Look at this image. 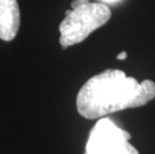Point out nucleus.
Masks as SVG:
<instances>
[{
  "instance_id": "nucleus-1",
  "label": "nucleus",
  "mask_w": 155,
  "mask_h": 154,
  "mask_svg": "<svg viewBox=\"0 0 155 154\" xmlns=\"http://www.w3.org/2000/svg\"><path fill=\"white\" fill-rule=\"evenodd\" d=\"M155 97V83L138 81L119 69H107L89 78L76 98L78 113L86 119L145 105Z\"/></svg>"
},
{
  "instance_id": "nucleus-7",
  "label": "nucleus",
  "mask_w": 155,
  "mask_h": 154,
  "mask_svg": "<svg viewBox=\"0 0 155 154\" xmlns=\"http://www.w3.org/2000/svg\"><path fill=\"white\" fill-rule=\"evenodd\" d=\"M104 1H109V2H111V1H114V0H104Z\"/></svg>"
},
{
  "instance_id": "nucleus-3",
  "label": "nucleus",
  "mask_w": 155,
  "mask_h": 154,
  "mask_svg": "<svg viewBox=\"0 0 155 154\" xmlns=\"http://www.w3.org/2000/svg\"><path fill=\"white\" fill-rule=\"evenodd\" d=\"M130 138V134L111 119L100 118L89 133L85 154H139Z\"/></svg>"
},
{
  "instance_id": "nucleus-4",
  "label": "nucleus",
  "mask_w": 155,
  "mask_h": 154,
  "mask_svg": "<svg viewBox=\"0 0 155 154\" xmlns=\"http://www.w3.org/2000/svg\"><path fill=\"white\" fill-rule=\"evenodd\" d=\"M20 26V11L17 0H0V39L11 41Z\"/></svg>"
},
{
  "instance_id": "nucleus-5",
  "label": "nucleus",
  "mask_w": 155,
  "mask_h": 154,
  "mask_svg": "<svg viewBox=\"0 0 155 154\" xmlns=\"http://www.w3.org/2000/svg\"><path fill=\"white\" fill-rule=\"evenodd\" d=\"M86 3H89V0H74V1H72V3H71V8L74 9L76 7H79V6H81V5L86 4Z\"/></svg>"
},
{
  "instance_id": "nucleus-2",
  "label": "nucleus",
  "mask_w": 155,
  "mask_h": 154,
  "mask_svg": "<svg viewBox=\"0 0 155 154\" xmlns=\"http://www.w3.org/2000/svg\"><path fill=\"white\" fill-rule=\"evenodd\" d=\"M65 18L59 25V42L65 47L80 43L87 36L103 26L111 17V11L102 3H86L66 10Z\"/></svg>"
},
{
  "instance_id": "nucleus-6",
  "label": "nucleus",
  "mask_w": 155,
  "mask_h": 154,
  "mask_svg": "<svg viewBox=\"0 0 155 154\" xmlns=\"http://www.w3.org/2000/svg\"><path fill=\"white\" fill-rule=\"evenodd\" d=\"M126 57H127V53L125 51L121 52V53H119L116 56V58H117L118 60H124V59H126Z\"/></svg>"
}]
</instances>
